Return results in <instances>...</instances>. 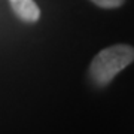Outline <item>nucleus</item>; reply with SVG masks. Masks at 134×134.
<instances>
[{
	"instance_id": "f03ea898",
	"label": "nucleus",
	"mask_w": 134,
	"mask_h": 134,
	"mask_svg": "<svg viewBox=\"0 0 134 134\" xmlns=\"http://www.w3.org/2000/svg\"><path fill=\"white\" fill-rule=\"evenodd\" d=\"M9 3L15 15L25 23H36L40 16L39 6L34 0H9Z\"/></svg>"
},
{
	"instance_id": "7ed1b4c3",
	"label": "nucleus",
	"mask_w": 134,
	"mask_h": 134,
	"mask_svg": "<svg viewBox=\"0 0 134 134\" xmlns=\"http://www.w3.org/2000/svg\"><path fill=\"white\" fill-rule=\"evenodd\" d=\"M92 3H96L97 6L100 8H104V9H113V8H119L124 0H91Z\"/></svg>"
},
{
	"instance_id": "f257e3e1",
	"label": "nucleus",
	"mask_w": 134,
	"mask_h": 134,
	"mask_svg": "<svg viewBox=\"0 0 134 134\" xmlns=\"http://www.w3.org/2000/svg\"><path fill=\"white\" fill-rule=\"evenodd\" d=\"M134 61V48L128 45H113L94 57L90 75L97 85H107L113 77Z\"/></svg>"
}]
</instances>
